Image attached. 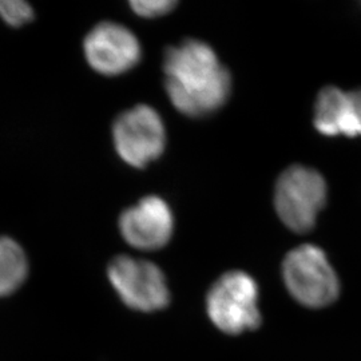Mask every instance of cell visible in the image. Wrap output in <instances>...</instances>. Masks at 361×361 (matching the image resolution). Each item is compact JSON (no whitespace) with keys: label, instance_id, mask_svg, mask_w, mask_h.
Listing matches in <instances>:
<instances>
[{"label":"cell","instance_id":"6da1fadb","mask_svg":"<svg viewBox=\"0 0 361 361\" xmlns=\"http://www.w3.org/2000/svg\"><path fill=\"white\" fill-rule=\"evenodd\" d=\"M164 71L169 98L185 116H209L226 104L231 95V74L204 42L190 39L168 49Z\"/></svg>","mask_w":361,"mask_h":361},{"label":"cell","instance_id":"7a4b0ae2","mask_svg":"<svg viewBox=\"0 0 361 361\" xmlns=\"http://www.w3.org/2000/svg\"><path fill=\"white\" fill-rule=\"evenodd\" d=\"M326 201V180L314 169L302 165L289 166L276 183L274 207L279 219L292 232H310Z\"/></svg>","mask_w":361,"mask_h":361},{"label":"cell","instance_id":"3957f363","mask_svg":"<svg viewBox=\"0 0 361 361\" xmlns=\"http://www.w3.org/2000/svg\"><path fill=\"white\" fill-rule=\"evenodd\" d=\"M284 283L300 304L323 308L336 301L340 281L322 247L304 244L290 250L283 262Z\"/></svg>","mask_w":361,"mask_h":361},{"label":"cell","instance_id":"277c9868","mask_svg":"<svg viewBox=\"0 0 361 361\" xmlns=\"http://www.w3.org/2000/svg\"><path fill=\"white\" fill-rule=\"evenodd\" d=\"M207 308L212 323L224 334L241 335L257 329L261 324L257 283L245 271H228L210 288Z\"/></svg>","mask_w":361,"mask_h":361},{"label":"cell","instance_id":"5b68a950","mask_svg":"<svg viewBox=\"0 0 361 361\" xmlns=\"http://www.w3.org/2000/svg\"><path fill=\"white\" fill-rule=\"evenodd\" d=\"M107 273L118 296L131 310L155 312L168 307L170 293L166 279L153 262L116 256Z\"/></svg>","mask_w":361,"mask_h":361},{"label":"cell","instance_id":"8992f818","mask_svg":"<svg viewBox=\"0 0 361 361\" xmlns=\"http://www.w3.org/2000/svg\"><path fill=\"white\" fill-rule=\"evenodd\" d=\"M113 138L119 157L130 166L143 169L164 153L166 133L154 109L138 104L116 118Z\"/></svg>","mask_w":361,"mask_h":361},{"label":"cell","instance_id":"52a82bcc","mask_svg":"<svg viewBox=\"0 0 361 361\" xmlns=\"http://www.w3.org/2000/svg\"><path fill=\"white\" fill-rule=\"evenodd\" d=\"M89 65L107 77L121 75L141 59V46L126 27L104 22L94 27L83 43Z\"/></svg>","mask_w":361,"mask_h":361},{"label":"cell","instance_id":"ba28073f","mask_svg":"<svg viewBox=\"0 0 361 361\" xmlns=\"http://www.w3.org/2000/svg\"><path fill=\"white\" fill-rule=\"evenodd\" d=\"M119 231L129 245L157 250L166 245L173 235V213L162 198L149 195L122 213Z\"/></svg>","mask_w":361,"mask_h":361},{"label":"cell","instance_id":"9c48e42d","mask_svg":"<svg viewBox=\"0 0 361 361\" xmlns=\"http://www.w3.org/2000/svg\"><path fill=\"white\" fill-rule=\"evenodd\" d=\"M313 125L325 137H361V89H322L314 102Z\"/></svg>","mask_w":361,"mask_h":361},{"label":"cell","instance_id":"30bf717a","mask_svg":"<svg viewBox=\"0 0 361 361\" xmlns=\"http://www.w3.org/2000/svg\"><path fill=\"white\" fill-rule=\"evenodd\" d=\"M28 271L23 249L11 238H0V297L8 296L25 283Z\"/></svg>","mask_w":361,"mask_h":361},{"label":"cell","instance_id":"8fae6325","mask_svg":"<svg viewBox=\"0 0 361 361\" xmlns=\"http://www.w3.org/2000/svg\"><path fill=\"white\" fill-rule=\"evenodd\" d=\"M0 16L10 25L19 27L34 19V11L22 0H0Z\"/></svg>","mask_w":361,"mask_h":361},{"label":"cell","instance_id":"7c38bea8","mask_svg":"<svg viewBox=\"0 0 361 361\" xmlns=\"http://www.w3.org/2000/svg\"><path fill=\"white\" fill-rule=\"evenodd\" d=\"M177 6V1L171 0H133L130 7L133 11L143 18H157L170 13Z\"/></svg>","mask_w":361,"mask_h":361}]
</instances>
